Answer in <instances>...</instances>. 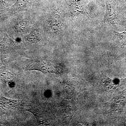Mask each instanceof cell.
<instances>
[{
  "mask_svg": "<svg viewBox=\"0 0 126 126\" xmlns=\"http://www.w3.org/2000/svg\"><path fill=\"white\" fill-rule=\"evenodd\" d=\"M110 109L112 112L120 113L122 112L126 104V89L110 101Z\"/></svg>",
  "mask_w": 126,
  "mask_h": 126,
  "instance_id": "cell-1",
  "label": "cell"
},
{
  "mask_svg": "<svg viewBox=\"0 0 126 126\" xmlns=\"http://www.w3.org/2000/svg\"><path fill=\"white\" fill-rule=\"evenodd\" d=\"M39 70L43 73L54 72V68L47 62L43 60L36 59L31 61L27 65L26 70Z\"/></svg>",
  "mask_w": 126,
  "mask_h": 126,
  "instance_id": "cell-2",
  "label": "cell"
},
{
  "mask_svg": "<svg viewBox=\"0 0 126 126\" xmlns=\"http://www.w3.org/2000/svg\"><path fill=\"white\" fill-rule=\"evenodd\" d=\"M34 0H16L14 5L7 9L9 14H15L22 11H28Z\"/></svg>",
  "mask_w": 126,
  "mask_h": 126,
  "instance_id": "cell-3",
  "label": "cell"
},
{
  "mask_svg": "<svg viewBox=\"0 0 126 126\" xmlns=\"http://www.w3.org/2000/svg\"><path fill=\"white\" fill-rule=\"evenodd\" d=\"M4 34L2 40L0 41V53H8L14 49L15 43L7 33H5Z\"/></svg>",
  "mask_w": 126,
  "mask_h": 126,
  "instance_id": "cell-4",
  "label": "cell"
},
{
  "mask_svg": "<svg viewBox=\"0 0 126 126\" xmlns=\"http://www.w3.org/2000/svg\"><path fill=\"white\" fill-rule=\"evenodd\" d=\"M62 18L59 14H55L52 16L50 20V27L53 31L58 32L62 23Z\"/></svg>",
  "mask_w": 126,
  "mask_h": 126,
  "instance_id": "cell-5",
  "label": "cell"
},
{
  "mask_svg": "<svg viewBox=\"0 0 126 126\" xmlns=\"http://www.w3.org/2000/svg\"><path fill=\"white\" fill-rule=\"evenodd\" d=\"M107 86L109 89L112 91V93L114 92L117 88L120 87L125 84L126 82V79H112L108 78Z\"/></svg>",
  "mask_w": 126,
  "mask_h": 126,
  "instance_id": "cell-6",
  "label": "cell"
},
{
  "mask_svg": "<svg viewBox=\"0 0 126 126\" xmlns=\"http://www.w3.org/2000/svg\"><path fill=\"white\" fill-rule=\"evenodd\" d=\"M28 20L24 19L18 21L14 24L12 28L14 31L17 33H22L25 31L28 25Z\"/></svg>",
  "mask_w": 126,
  "mask_h": 126,
  "instance_id": "cell-7",
  "label": "cell"
},
{
  "mask_svg": "<svg viewBox=\"0 0 126 126\" xmlns=\"http://www.w3.org/2000/svg\"><path fill=\"white\" fill-rule=\"evenodd\" d=\"M40 34L37 30H34L27 35V40L31 44H36L41 40Z\"/></svg>",
  "mask_w": 126,
  "mask_h": 126,
  "instance_id": "cell-8",
  "label": "cell"
},
{
  "mask_svg": "<svg viewBox=\"0 0 126 126\" xmlns=\"http://www.w3.org/2000/svg\"><path fill=\"white\" fill-rule=\"evenodd\" d=\"M107 17L110 21L116 23L118 22L117 12L113 6L110 5L107 6Z\"/></svg>",
  "mask_w": 126,
  "mask_h": 126,
  "instance_id": "cell-9",
  "label": "cell"
},
{
  "mask_svg": "<svg viewBox=\"0 0 126 126\" xmlns=\"http://www.w3.org/2000/svg\"><path fill=\"white\" fill-rule=\"evenodd\" d=\"M118 40L122 45L126 46V29L123 32L118 33L115 32Z\"/></svg>",
  "mask_w": 126,
  "mask_h": 126,
  "instance_id": "cell-10",
  "label": "cell"
},
{
  "mask_svg": "<svg viewBox=\"0 0 126 126\" xmlns=\"http://www.w3.org/2000/svg\"><path fill=\"white\" fill-rule=\"evenodd\" d=\"M12 77L10 73L6 72H0V79L4 82H7L11 79Z\"/></svg>",
  "mask_w": 126,
  "mask_h": 126,
  "instance_id": "cell-11",
  "label": "cell"
},
{
  "mask_svg": "<svg viewBox=\"0 0 126 126\" xmlns=\"http://www.w3.org/2000/svg\"><path fill=\"white\" fill-rule=\"evenodd\" d=\"M11 0H0V8H4Z\"/></svg>",
  "mask_w": 126,
  "mask_h": 126,
  "instance_id": "cell-12",
  "label": "cell"
},
{
  "mask_svg": "<svg viewBox=\"0 0 126 126\" xmlns=\"http://www.w3.org/2000/svg\"></svg>",
  "mask_w": 126,
  "mask_h": 126,
  "instance_id": "cell-13",
  "label": "cell"
}]
</instances>
